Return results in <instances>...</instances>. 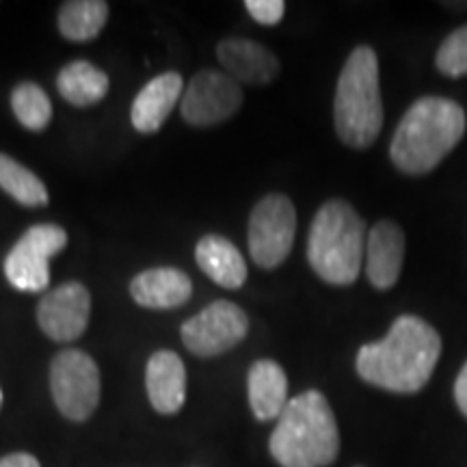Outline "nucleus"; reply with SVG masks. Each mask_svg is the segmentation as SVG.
<instances>
[{
  "label": "nucleus",
  "mask_w": 467,
  "mask_h": 467,
  "mask_svg": "<svg viewBox=\"0 0 467 467\" xmlns=\"http://www.w3.org/2000/svg\"><path fill=\"white\" fill-rule=\"evenodd\" d=\"M366 223L350 203L331 200L320 206L307 236V260L331 285H350L366 258Z\"/></svg>",
  "instance_id": "5"
},
{
  "label": "nucleus",
  "mask_w": 467,
  "mask_h": 467,
  "mask_svg": "<svg viewBox=\"0 0 467 467\" xmlns=\"http://www.w3.org/2000/svg\"><path fill=\"white\" fill-rule=\"evenodd\" d=\"M249 318L236 303L214 301L182 325L184 347L197 358H214L247 337Z\"/></svg>",
  "instance_id": "9"
},
{
  "label": "nucleus",
  "mask_w": 467,
  "mask_h": 467,
  "mask_svg": "<svg viewBox=\"0 0 467 467\" xmlns=\"http://www.w3.org/2000/svg\"><path fill=\"white\" fill-rule=\"evenodd\" d=\"M441 337L420 317H399L388 336L359 348L355 368L366 383L394 394H418L433 377Z\"/></svg>",
  "instance_id": "1"
},
{
  "label": "nucleus",
  "mask_w": 467,
  "mask_h": 467,
  "mask_svg": "<svg viewBox=\"0 0 467 467\" xmlns=\"http://www.w3.org/2000/svg\"><path fill=\"white\" fill-rule=\"evenodd\" d=\"M67 232L55 223L28 227L5 258V277L22 292H42L50 284V258L66 249Z\"/></svg>",
  "instance_id": "7"
},
{
  "label": "nucleus",
  "mask_w": 467,
  "mask_h": 467,
  "mask_svg": "<svg viewBox=\"0 0 467 467\" xmlns=\"http://www.w3.org/2000/svg\"><path fill=\"white\" fill-rule=\"evenodd\" d=\"M0 467H42L39 461L28 452H14L0 459Z\"/></svg>",
  "instance_id": "26"
},
{
  "label": "nucleus",
  "mask_w": 467,
  "mask_h": 467,
  "mask_svg": "<svg viewBox=\"0 0 467 467\" xmlns=\"http://www.w3.org/2000/svg\"><path fill=\"white\" fill-rule=\"evenodd\" d=\"M405 262V234L394 221H379L366 238V275L377 290L396 285Z\"/></svg>",
  "instance_id": "12"
},
{
  "label": "nucleus",
  "mask_w": 467,
  "mask_h": 467,
  "mask_svg": "<svg viewBox=\"0 0 467 467\" xmlns=\"http://www.w3.org/2000/svg\"><path fill=\"white\" fill-rule=\"evenodd\" d=\"M465 110L454 100L437 96L420 98L402 115L396 128L389 159L407 175L433 171L463 139Z\"/></svg>",
  "instance_id": "2"
},
{
  "label": "nucleus",
  "mask_w": 467,
  "mask_h": 467,
  "mask_svg": "<svg viewBox=\"0 0 467 467\" xmlns=\"http://www.w3.org/2000/svg\"><path fill=\"white\" fill-rule=\"evenodd\" d=\"M109 20L104 0H72L58 9V33L69 42H89L102 33Z\"/></svg>",
  "instance_id": "20"
},
{
  "label": "nucleus",
  "mask_w": 467,
  "mask_h": 467,
  "mask_svg": "<svg viewBox=\"0 0 467 467\" xmlns=\"http://www.w3.org/2000/svg\"><path fill=\"white\" fill-rule=\"evenodd\" d=\"M437 69L441 74L459 78L467 74V26H461L452 35L443 39L435 55Z\"/></svg>",
  "instance_id": "23"
},
{
  "label": "nucleus",
  "mask_w": 467,
  "mask_h": 467,
  "mask_svg": "<svg viewBox=\"0 0 467 467\" xmlns=\"http://www.w3.org/2000/svg\"><path fill=\"white\" fill-rule=\"evenodd\" d=\"M180 96H182V76L178 72H167L151 78L134 98L130 107L132 126L143 134L159 132V128L165 124L178 104Z\"/></svg>",
  "instance_id": "15"
},
{
  "label": "nucleus",
  "mask_w": 467,
  "mask_h": 467,
  "mask_svg": "<svg viewBox=\"0 0 467 467\" xmlns=\"http://www.w3.org/2000/svg\"><path fill=\"white\" fill-rule=\"evenodd\" d=\"M11 109L26 130L39 132L50 124L52 102L42 87L35 83H20L11 91Z\"/></svg>",
  "instance_id": "22"
},
{
  "label": "nucleus",
  "mask_w": 467,
  "mask_h": 467,
  "mask_svg": "<svg viewBox=\"0 0 467 467\" xmlns=\"http://www.w3.org/2000/svg\"><path fill=\"white\" fill-rule=\"evenodd\" d=\"M145 388L151 407L162 416H173L186 400V368L173 350L154 353L145 368Z\"/></svg>",
  "instance_id": "14"
},
{
  "label": "nucleus",
  "mask_w": 467,
  "mask_h": 467,
  "mask_svg": "<svg viewBox=\"0 0 467 467\" xmlns=\"http://www.w3.org/2000/svg\"><path fill=\"white\" fill-rule=\"evenodd\" d=\"M0 189L22 206L39 208L48 203V189L42 180L7 154H0Z\"/></svg>",
  "instance_id": "21"
},
{
  "label": "nucleus",
  "mask_w": 467,
  "mask_h": 467,
  "mask_svg": "<svg viewBox=\"0 0 467 467\" xmlns=\"http://www.w3.org/2000/svg\"><path fill=\"white\" fill-rule=\"evenodd\" d=\"M247 389L251 411L262 422L279 418L288 405V377L273 359H260L249 368Z\"/></svg>",
  "instance_id": "17"
},
{
  "label": "nucleus",
  "mask_w": 467,
  "mask_h": 467,
  "mask_svg": "<svg viewBox=\"0 0 467 467\" xmlns=\"http://www.w3.org/2000/svg\"><path fill=\"white\" fill-rule=\"evenodd\" d=\"M268 451L282 467H327L340 452V433L329 400L317 389L295 399L277 418Z\"/></svg>",
  "instance_id": "3"
},
{
  "label": "nucleus",
  "mask_w": 467,
  "mask_h": 467,
  "mask_svg": "<svg viewBox=\"0 0 467 467\" xmlns=\"http://www.w3.org/2000/svg\"><path fill=\"white\" fill-rule=\"evenodd\" d=\"M0 405H3V392H0Z\"/></svg>",
  "instance_id": "27"
},
{
  "label": "nucleus",
  "mask_w": 467,
  "mask_h": 467,
  "mask_svg": "<svg viewBox=\"0 0 467 467\" xmlns=\"http://www.w3.org/2000/svg\"><path fill=\"white\" fill-rule=\"evenodd\" d=\"M454 400H457L459 411L467 418V361L465 366L461 368L457 381H454Z\"/></svg>",
  "instance_id": "25"
},
{
  "label": "nucleus",
  "mask_w": 467,
  "mask_h": 467,
  "mask_svg": "<svg viewBox=\"0 0 467 467\" xmlns=\"http://www.w3.org/2000/svg\"><path fill=\"white\" fill-rule=\"evenodd\" d=\"M109 85V76L85 58L67 63L57 78V89L61 98L74 107H91L104 100Z\"/></svg>",
  "instance_id": "19"
},
{
  "label": "nucleus",
  "mask_w": 467,
  "mask_h": 467,
  "mask_svg": "<svg viewBox=\"0 0 467 467\" xmlns=\"http://www.w3.org/2000/svg\"><path fill=\"white\" fill-rule=\"evenodd\" d=\"M91 314V295L83 284L67 282L46 292L39 301L37 323L50 340L74 342L85 334Z\"/></svg>",
  "instance_id": "11"
},
{
  "label": "nucleus",
  "mask_w": 467,
  "mask_h": 467,
  "mask_svg": "<svg viewBox=\"0 0 467 467\" xmlns=\"http://www.w3.org/2000/svg\"><path fill=\"white\" fill-rule=\"evenodd\" d=\"M50 389L58 411L83 422L100 402V370L85 350H61L50 366Z\"/></svg>",
  "instance_id": "6"
},
{
  "label": "nucleus",
  "mask_w": 467,
  "mask_h": 467,
  "mask_svg": "<svg viewBox=\"0 0 467 467\" xmlns=\"http://www.w3.org/2000/svg\"><path fill=\"white\" fill-rule=\"evenodd\" d=\"M241 104L243 89L230 74L219 69H202L186 87L180 110L191 126L203 128L230 119Z\"/></svg>",
  "instance_id": "10"
},
{
  "label": "nucleus",
  "mask_w": 467,
  "mask_h": 467,
  "mask_svg": "<svg viewBox=\"0 0 467 467\" xmlns=\"http://www.w3.org/2000/svg\"><path fill=\"white\" fill-rule=\"evenodd\" d=\"M244 9L249 11V16L255 22L265 26H275L277 22H282L285 14V3L284 0H247Z\"/></svg>",
  "instance_id": "24"
},
{
  "label": "nucleus",
  "mask_w": 467,
  "mask_h": 467,
  "mask_svg": "<svg viewBox=\"0 0 467 467\" xmlns=\"http://www.w3.org/2000/svg\"><path fill=\"white\" fill-rule=\"evenodd\" d=\"M195 260L206 275L223 288L236 290L247 282V265L234 243L217 234L203 236L195 247Z\"/></svg>",
  "instance_id": "18"
},
{
  "label": "nucleus",
  "mask_w": 467,
  "mask_h": 467,
  "mask_svg": "<svg viewBox=\"0 0 467 467\" xmlns=\"http://www.w3.org/2000/svg\"><path fill=\"white\" fill-rule=\"evenodd\" d=\"M296 234V210L285 195H266L249 217L251 258L262 268H277L290 255Z\"/></svg>",
  "instance_id": "8"
},
{
  "label": "nucleus",
  "mask_w": 467,
  "mask_h": 467,
  "mask_svg": "<svg viewBox=\"0 0 467 467\" xmlns=\"http://www.w3.org/2000/svg\"><path fill=\"white\" fill-rule=\"evenodd\" d=\"M130 295L141 307L173 309L191 299L192 282L180 268H148L132 279Z\"/></svg>",
  "instance_id": "16"
},
{
  "label": "nucleus",
  "mask_w": 467,
  "mask_h": 467,
  "mask_svg": "<svg viewBox=\"0 0 467 467\" xmlns=\"http://www.w3.org/2000/svg\"><path fill=\"white\" fill-rule=\"evenodd\" d=\"M336 132L348 148L366 150L383 128L379 58L370 46H358L344 63L334 100Z\"/></svg>",
  "instance_id": "4"
},
{
  "label": "nucleus",
  "mask_w": 467,
  "mask_h": 467,
  "mask_svg": "<svg viewBox=\"0 0 467 467\" xmlns=\"http://www.w3.org/2000/svg\"><path fill=\"white\" fill-rule=\"evenodd\" d=\"M217 57L225 74H230L238 85H268L279 74L277 57L254 39H223L217 48Z\"/></svg>",
  "instance_id": "13"
}]
</instances>
